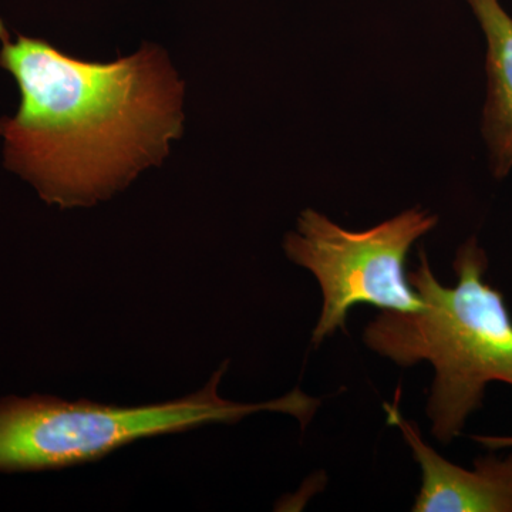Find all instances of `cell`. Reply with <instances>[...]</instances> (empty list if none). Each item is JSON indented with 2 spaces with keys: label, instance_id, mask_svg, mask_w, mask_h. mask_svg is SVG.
<instances>
[{
  "label": "cell",
  "instance_id": "obj_1",
  "mask_svg": "<svg viewBox=\"0 0 512 512\" xmlns=\"http://www.w3.org/2000/svg\"><path fill=\"white\" fill-rule=\"evenodd\" d=\"M0 40V66L22 97L16 116L0 119L6 165L49 204L110 197L183 133V83L157 47L93 63L35 37L12 42L2 22Z\"/></svg>",
  "mask_w": 512,
  "mask_h": 512
},
{
  "label": "cell",
  "instance_id": "obj_2",
  "mask_svg": "<svg viewBox=\"0 0 512 512\" xmlns=\"http://www.w3.org/2000/svg\"><path fill=\"white\" fill-rule=\"evenodd\" d=\"M453 268L457 284L441 285L420 248L409 281L424 308L382 311L363 332L367 348L397 366H433L426 412L441 444L460 436L488 384L512 386V319L503 293L485 282L488 258L477 237L458 247Z\"/></svg>",
  "mask_w": 512,
  "mask_h": 512
},
{
  "label": "cell",
  "instance_id": "obj_3",
  "mask_svg": "<svg viewBox=\"0 0 512 512\" xmlns=\"http://www.w3.org/2000/svg\"><path fill=\"white\" fill-rule=\"evenodd\" d=\"M227 369L228 362L222 363L200 392L150 406L64 402L39 394L5 397L0 400V474L93 463L133 441L198 429L205 424H234L258 412L289 414L305 429L320 406L318 399L301 389L271 402H229L218 393Z\"/></svg>",
  "mask_w": 512,
  "mask_h": 512
},
{
  "label": "cell",
  "instance_id": "obj_4",
  "mask_svg": "<svg viewBox=\"0 0 512 512\" xmlns=\"http://www.w3.org/2000/svg\"><path fill=\"white\" fill-rule=\"evenodd\" d=\"M437 224L436 214L414 207L375 227L352 231L322 212L303 210L295 231L285 237L284 249L293 264L315 276L322 291L313 345L345 329L350 309L357 305L421 311L424 302L410 284L406 259L413 245Z\"/></svg>",
  "mask_w": 512,
  "mask_h": 512
},
{
  "label": "cell",
  "instance_id": "obj_5",
  "mask_svg": "<svg viewBox=\"0 0 512 512\" xmlns=\"http://www.w3.org/2000/svg\"><path fill=\"white\" fill-rule=\"evenodd\" d=\"M402 392L384 403L386 420L397 427L419 464L421 484L413 512H512V453L477 458L473 470L441 457L424 441L419 426L400 409Z\"/></svg>",
  "mask_w": 512,
  "mask_h": 512
},
{
  "label": "cell",
  "instance_id": "obj_6",
  "mask_svg": "<svg viewBox=\"0 0 512 512\" xmlns=\"http://www.w3.org/2000/svg\"><path fill=\"white\" fill-rule=\"evenodd\" d=\"M485 39L487 93L481 134L491 174L512 171V18L500 0H466Z\"/></svg>",
  "mask_w": 512,
  "mask_h": 512
},
{
  "label": "cell",
  "instance_id": "obj_7",
  "mask_svg": "<svg viewBox=\"0 0 512 512\" xmlns=\"http://www.w3.org/2000/svg\"><path fill=\"white\" fill-rule=\"evenodd\" d=\"M471 439L490 451L512 448V436H473Z\"/></svg>",
  "mask_w": 512,
  "mask_h": 512
}]
</instances>
